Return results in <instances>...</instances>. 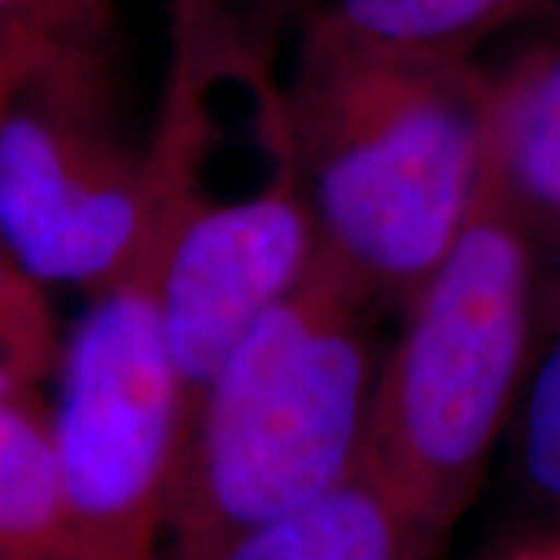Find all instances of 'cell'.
<instances>
[{
    "label": "cell",
    "mask_w": 560,
    "mask_h": 560,
    "mask_svg": "<svg viewBox=\"0 0 560 560\" xmlns=\"http://www.w3.org/2000/svg\"><path fill=\"white\" fill-rule=\"evenodd\" d=\"M470 60L361 54L315 32L287 94L320 253L368 300L408 302L455 246L489 162Z\"/></svg>",
    "instance_id": "obj_1"
},
{
    "label": "cell",
    "mask_w": 560,
    "mask_h": 560,
    "mask_svg": "<svg viewBox=\"0 0 560 560\" xmlns=\"http://www.w3.org/2000/svg\"><path fill=\"white\" fill-rule=\"evenodd\" d=\"M368 305L318 253L221 361L187 423L168 560H219L359 470L381 374Z\"/></svg>",
    "instance_id": "obj_2"
},
{
    "label": "cell",
    "mask_w": 560,
    "mask_h": 560,
    "mask_svg": "<svg viewBox=\"0 0 560 560\" xmlns=\"http://www.w3.org/2000/svg\"><path fill=\"white\" fill-rule=\"evenodd\" d=\"M536 241L489 162L477 206L408 300L381 361L361 464L442 539L477 499L523 389L533 340Z\"/></svg>",
    "instance_id": "obj_3"
},
{
    "label": "cell",
    "mask_w": 560,
    "mask_h": 560,
    "mask_svg": "<svg viewBox=\"0 0 560 560\" xmlns=\"http://www.w3.org/2000/svg\"><path fill=\"white\" fill-rule=\"evenodd\" d=\"M54 433L69 560H168L190 401L162 330L153 256L91 296L62 342Z\"/></svg>",
    "instance_id": "obj_4"
},
{
    "label": "cell",
    "mask_w": 560,
    "mask_h": 560,
    "mask_svg": "<svg viewBox=\"0 0 560 560\" xmlns=\"http://www.w3.org/2000/svg\"><path fill=\"white\" fill-rule=\"evenodd\" d=\"M147 153L106 113L97 38H66L0 119V243L44 287L91 296L135 271L156 231Z\"/></svg>",
    "instance_id": "obj_5"
},
{
    "label": "cell",
    "mask_w": 560,
    "mask_h": 560,
    "mask_svg": "<svg viewBox=\"0 0 560 560\" xmlns=\"http://www.w3.org/2000/svg\"><path fill=\"white\" fill-rule=\"evenodd\" d=\"M160 212L150 243L162 330L194 405L231 349L308 278L318 221L300 156L256 187L212 197L147 147Z\"/></svg>",
    "instance_id": "obj_6"
},
{
    "label": "cell",
    "mask_w": 560,
    "mask_h": 560,
    "mask_svg": "<svg viewBox=\"0 0 560 560\" xmlns=\"http://www.w3.org/2000/svg\"><path fill=\"white\" fill-rule=\"evenodd\" d=\"M442 541L361 464L349 480L253 529L219 560H440Z\"/></svg>",
    "instance_id": "obj_7"
},
{
    "label": "cell",
    "mask_w": 560,
    "mask_h": 560,
    "mask_svg": "<svg viewBox=\"0 0 560 560\" xmlns=\"http://www.w3.org/2000/svg\"><path fill=\"white\" fill-rule=\"evenodd\" d=\"M489 172L533 241L560 246V47L489 84Z\"/></svg>",
    "instance_id": "obj_8"
},
{
    "label": "cell",
    "mask_w": 560,
    "mask_h": 560,
    "mask_svg": "<svg viewBox=\"0 0 560 560\" xmlns=\"http://www.w3.org/2000/svg\"><path fill=\"white\" fill-rule=\"evenodd\" d=\"M0 560H69L54 411L38 393L0 396Z\"/></svg>",
    "instance_id": "obj_9"
},
{
    "label": "cell",
    "mask_w": 560,
    "mask_h": 560,
    "mask_svg": "<svg viewBox=\"0 0 560 560\" xmlns=\"http://www.w3.org/2000/svg\"><path fill=\"white\" fill-rule=\"evenodd\" d=\"M533 0H324L308 32L361 54L460 62Z\"/></svg>",
    "instance_id": "obj_10"
},
{
    "label": "cell",
    "mask_w": 560,
    "mask_h": 560,
    "mask_svg": "<svg viewBox=\"0 0 560 560\" xmlns=\"http://www.w3.org/2000/svg\"><path fill=\"white\" fill-rule=\"evenodd\" d=\"M60 349L47 287L0 243V396L38 393Z\"/></svg>",
    "instance_id": "obj_11"
},
{
    "label": "cell",
    "mask_w": 560,
    "mask_h": 560,
    "mask_svg": "<svg viewBox=\"0 0 560 560\" xmlns=\"http://www.w3.org/2000/svg\"><path fill=\"white\" fill-rule=\"evenodd\" d=\"M521 452L533 489L560 508V327L526 381Z\"/></svg>",
    "instance_id": "obj_12"
},
{
    "label": "cell",
    "mask_w": 560,
    "mask_h": 560,
    "mask_svg": "<svg viewBox=\"0 0 560 560\" xmlns=\"http://www.w3.org/2000/svg\"><path fill=\"white\" fill-rule=\"evenodd\" d=\"M62 35H50L38 25L25 22H0V119L10 103L22 94V88L35 79L50 54L60 47Z\"/></svg>",
    "instance_id": "obj_13"
},
{
    "label": "cell",
    "mask_w": 560,
    "mask_h": 560,
    "mask_svg": "<svg viewBox=\"0 0 560 560\" xmlns=\"http://www.w3.org/2000/svg\"><path fill=\"white\" fill-rule=\"evenodd\" d=\"M0 22L38 25L62 38H97L101 32L81 20L72 0H0Z\"/></svg>",
    "instance_id": "obj_14"
},
{
    "label": "cell",
    "mask_w": 560,
    "mask_h": 560,
    "mask_svg": "<svg viewBox=\"0 0 560 560\" xmlns=\"http://www.w3.org/2000/svg\"><path fill=\"white\" fill-rule=\"evenodd\" d=\"M72 3H75L81 20L88 22V25L94 22V28H101L106 13H109V0H72Z\"/></svg>",
    "instance_id": "obj_15"
},
{
    "label": "cell",
    "mask_w": 560,
    "mask_h": 560,
    "mask_svg": "<svg viewBox=\"0 0 560 560\" xmlns=\"http://www.w3.org/2000/svg\"><path fill=\"white\" fill-rule=\"evenodd\" d=\"M517 560H560V551H529V555H521Z\"/></svg>",
    "instance_id": "obj_16"
}]
</instances>
